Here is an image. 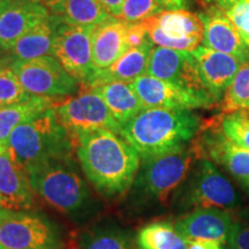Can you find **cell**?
<instances>
[{"mask_svg": "<svg viewBox=\"0 0 249 249\" xmlns=\"http://www.w3.org/2000/svg\"><path fill=\"white\" fill-rule=\"evenodd\" d=\"M76 154L86 177L105 197L124 194L140 169V155L124 138L107 129L81 134Z\"/></svg>", "mask_w": 249, "mask_h": 249, "instance_id": "cell-1", "label": "cell"}, {"mask_svg": "<svg viewBox=\"0 0 249 249\" xmlns=\"http://www.w3.org/2000/svg\"><path fill=\"white\" fill-rule=\"evenodd\" d=\"M200 119L189 110L143 107L121 127L120 135L142 158L186 147L200 130Z\"/></svg>", "mask_w": 249, "mask_h": 249, "instance_id": "cell-2", "label": "cell"}, {"mask_svg": "<svg viewBox=\"0 0 249 249\" xmlns=\"http://www.w3.org/2000/svg\"><path fill=\"white\" fill-rule=\"evenodd\" d=\"M8 148L29 173L52 161L71 160L76 145L51 107L18 126Z\"/></svg>", "mask_w": 249, "mask_h": 249, "instance_id": "cell-3", "label": "cell"}, {"mask_svg": "<svg viewBox=\"0 0 249 249\" xmlns=\"http://www.w3.org/2000/svg\"><path fill=\"white\" fill-rule=\"evenodd\" d=\"M29 178L34 192L61 213H76L89 198V189L73 158L38 167L29 172Z\"/></svg>", "mask_w": 249, "mask_h": 249, "instance_id": "cell-4", "label": "cell"}, {"mask_svg": "<svg viewBox=\"0 0 249 249\" xmlns=\"http://www.w3.org/2000/svg\"><path fill=\"white\" fill-rule=\"evenodd\" d=\"M194 157L193 148L183 147L142 158L136 188L149 198L164 202L186 178Z\"/></svg>", "mask_w": 249, "mask_h": 249, "instance_id": "cell-5", "label": "cell"}, {"mask_svg": "<svg viewBox=\"0 0 249 249\" xmlns=\"http://www.w3.org/2000/svg\"><path fill=\"white\" fill-rule=\"evenodd\" d=\"M11 67L30 95L60 98L82 89L80 81L68 73L53 55L27 61L14 60Z\"/></svg>", "mask_w": 249, "mask_h": 249, "instance_id": "cell-6", "label": "cell"}, {"mask_svg": "<svg viewBox=\"0 0 249 249\" xmlns=\"http://www.w3.org/2000/svg\"><path fill=\"white\" fill-rule=\"evenodd\" d=\"M0 247L6 249H58L51 223L38 213L0 207Z\"/></svg>", "mask_w": 249, "mask_h": 249, "instance_id": "cell-7", "label": "cell"}, {"mask_svg": "<svg viewBox=\"0 0 249 249\" xmlns=\"http://www.w3.org/2000/svg\"><path fill=\"white\" fill-rule=\"evenodd\" d=\"M60 123L75 140L81 134L107 129L120 134L121 124L112 116L103 98L92 89H82L75 97L54 107Z\"/></svg>", "mask_w": 249, "mask_h": 249, "instance_id": "cell-8", "label": "cell"}, {"mask_svg": "<svg viewBox=\"0 0 249 249\" xmlns=\"http://www.w3.org/2000/svg\"><path fill=\"white\" fill-rule=\"evenodd\" d=\"M148 36L160 48L195 51L203 42L204 26L200 15L187 11H163L143 21Z\"/></svg>", "mask_w": 249, "mask_h": 249, "instance_id": "cell-9", "label": "cell"}, {"mask_svg": "<svg viewBox=\"0 0 249 249\" xmlns=\"http://www.w3.org/2000/svg\"><path fill=\"white\" fill-rule=\"evenodd\" d=\"M148 75L167 81L216 103L201 79L197 62L191 51L154 48L147 68Z\"/></svg>", "mask_w": 249, "mask_h": 249, "instance_id": "cell-10", "label": "cell"}, {"mask_svg": "<svg viewBox=\"0 0 249 249\" xmlns=\"http://www.w3.org/2000/svg\"><path fill=\"white\" fill-rule=\"evenodd\" d=\"M92 29L60 23L57 30L52 55L68 73L76 77L85 89L97 71L92 65Z\"/></svg>", "mask_w": 249, "mask_h": 249, "instance_id": "cell-11", "label": "cell"}, {"mask_svg": "<svg viewBox=\"0 0 249 249\" xmlns=\"http://www.w3.org/2000/svg\"><path fill=\"white\" fill-rule=\"evenodd\" d=\"M187 203L201 208H234L239 196L231 181L208 160H202L186 193Z\"/></svg>", "mask_w": 249, "mask_h": 249, "instance_id": "cell-12", "label": "cell"}, {"mask_svg": "<svg viewBox=\"0 0 249 249\" xmlns=\"http://www.w3.org/2000/svg\"><path fill=\"white\" fill-rule=\"evenodd\" d=\"M132 86L143 107L192 111L194 108L210 107L214 104L209 99L148 74L138 77L132 82Z\"/></svg>", "mask_w": 249, "mask_h": 249, "instance_id": "cell-13", "label": "cell"}, {"mask_svg": "<svg viewBox=\"0 0 249 249\" xmlns=\"http://www.w3.org/2000/svg\"><path fill=\"white\" fill-rule=\"evenodd\" d=\"M29 173L8 147H0V207L30 210L35 204Z\"/></svg>", "mask_w": 249, "mask_h": 249, "instance_id": "cell-14", "label": "cell"}, {"mask_svg": "<svg viewBox=\"0 0 249 249\" xmlns=\"http://www.w3.org/2000/svg\"><path fill=\"white\" fill-rule=\"evenodd\" d=\"M49 17V9L43 4L2 0L0 2V46L12 51L21 37Z\"/></svg>", "mask_w": 249, "mask_h": 249, "instance_id": "cell-15", "label": "cell"}, {"mask_svg": "<svg viewBox=\"0 0 249 249\" xmlns=\"http://www.w3.org/2000/svg\"><path fill=\"white\" fill-rule=\"evenodd\" d=\"M235 223L227 211L219 208H198L180 218L176 230L187 241L213 240L220 244L227 241Z\"/></svg>", "mask_w": 249, "mask_h": 249, "instance_id": "cell-16", "label": "cell"}, {"mask_svg": "<svg viewBox=\"0 0 249 249\" xmlns=\"http://www.w3.org/2000/svg\"><path fill=\"white\" fill-rule=\"evenodd\" d=\"M193 54L197 62L205 88L214 101H220L244 62L231 54L223 53L205 46H198L193 51Z\"/></svg>", "mask_w": 249, "mask_h": 249, "instance_id": "cell-17", "label": "cell"}, {"mask_svg": "<svg viewBox=\"0 0 249 249\" xmlns=\"http://www.w3.org/2000/svg\"><path fill=\"white\" fill-rule=\"evenodd\" d=\"M200 18L204 26L203 46L231 54L244 64H248L249 46L223 11L214 7L209 8L208 12L200 14Z\"/></svg>", "mask_w": 249, "mask_h": 249, "instance_id": "cell-18", "label": "cell"}, {"mask_svg": "<svg viewBox=\"0 0 249 249\" xmlns=\"http://www.w3.org/2000/svg\"><path fill=\"white\" fill-rule=\"evenodd\" d=\"M127 22L119 18L110 17L91 33L92 65L96 70H105L113 65L124 52L128 51V46L124 40Z\"/></svg>", "mask_w": 249, "mask_h": 249, "instance_id": "cell-19", "label": "cell"}, {"mask_svg": "<svg viewBox=\"0 0 249 249\" xmlns=\"http://www.w3.org/2000/svg\"><path fill=\"white\" fill-rule=\"evenodd\" d=\"M154 43L151 39L138 48H132L126 51L118 60L105 70H97L85 89H90L102 82L107 81H123L132 83L138 77L147 73L149 59Z\"/></svg>", "mask_w": 249, "mask_h": 249, "instance_id": "cell-20", "label": "cell"}, {"mask_svg": "<svg viewBox=\"0 0 249 249\" xmlns=\"http://www.w3.org/2000/svg\"><path fill=\"white\" fill-rule=\"evenodd\" d=\"M45 6L60 23L88 29L111 17L99 0H49Z\"/></svg>", "mask_w": 249, "mask_h": 249, "instance_id": "cell-21", "label": "cell"}, {"mask_svg": "<svg viewBox=\"0 0 249 249\" xmlns=\"http://www.w3.org/2000/svg\"><path fill=\"white\" fill-rule=\"evenodd\" d=\"M105 102L112 116L121 124L136 116L143 108V105L136 95L132 83L123 81H107L96 85L92 88Z\"/></svg>", "mask_w": 249, "mask_h": 249, "instance_id": "cell-22", "label": "cell"}, {"mask_svg": "<svg viewBox=\"0 0 249 249\" xmlns=\"http://www.w3.org/2000/svg\"><path fill=\"white\" fill-rule=\"evenodd\" d=\"M60 22L52 15L28 31L12 49L14 60L27 61L44 55H52L57 30Z\"/></svg>", "mask_w": 249, "mask_h": 249, "instance_id": "cell-23", "label": "cell"}, {"mask_svg": "<svg viewBox=\"0 0 249 249\" xmlns=\"http://www.w3.org/2000/svg\"><path fill=\"white\" fill-rule=\"evenodd\" d=\"M58 104L59 98L33 96L26 102L0 107V147H8L9 136L18 126Z\"/></svg>", "mask_w": 249, "mask_h": 249, "instance_id": "cell-24", "label": "cell"}, {"mask_svg": "<svg viewBox=\"0 0 249 249\" xmlns=\"http://www.w3.org/2000/svg\"><path fill=\"white\" fill-rule=\"evenodd\" d=\"M188 244L172 224L165 222L149 224L138 235L140 249H187Z\"/></svg>", "mask_w": 249, "mask_h": 249, "instance_id": "cell-25", "label": "cell"}, {"mask_svg": "<svg viewBox=\"0 0 249 249\" xmlns=\"http://www.w3.org/2000/svg\"><path fill=\"white\" fill-rule=\"evenodd\" d=\"M220 128L230 142L249 150V107L239 108L220 117Z\"/></svg>", "mask_w": 249, "mask_h": 249, "instance_id": "cell-26", "label": "cell"}, {"mask_svg": "<svg viewBox=\"0 0 249 249\" xmlns=\"http://www.w3.org/2000/svg\"><path fill=\"white\" fill-rule=\"evenodd\" d=\"M249 103V62L244 64L234 79L227 87L223 96L222 111L224 113L246 107Z\"/></svg>", "mask_w": 249, "mask_h": 249, "instance_id": "cell-27", "label": "cell"}, {"mask_svg": "<svg viewBox=\"0 0 249 249\" xmlns=\"http://www.w3.org/2000/svg\"><path fill=\"white\" fill-rule=\"evenodd\" d=\"M33 96L23 88L11 66L0 70V107L26 102Z\"/></svg>", "mask_w": 249, "mask_h": 249, "instance_id": "cell-28", "label": "cell"}, {"mask_svg": "<svg viewBox=\"0 0 249 249\" xmlns=\"http://www.w3.org/2000/svg\"><path fill=\"white\" fill-rule=\"evenodd\" d=\"M82 249H132L128 235L119 230L92 232L82 241Z\"/></svg>", "mask_w": 249, "mask_h": 249, "instance_id": "cell-29", "label": "cell"}, {"mask_svg": "<svg viewBox=\"0 0 249 249\" xmlns=\"http://www.w3.org/2000/svg\"><path fill=\"white\" fill-rule=\"evenodd\" d=\"M163 11L158 0H124L119 18L127 23L142 22Z\"/></svg>", "mask_w": 249, "mask_h": 249, "instance_id": "cell-30", "label": "cell"}, {"mask_svg": "<svg viewBox=\"0 0 249 249\" xmlns=\"http://www.w3.org/2000/svg\"><path fill=\"white\" fill-rule=\"evenodd\" d=\"M224 13L234 26L244 42L249 46V2L239 0Z\"/></svg>", "mask_w": 249, "mask_h": 249, "instance_id": "cell-31", "label": "cell"}, {"mask_svg": "<svg viewBox=\"0 0 249 249\" xmlns=\"http://www.w3.org/2000/svg\"><path fill=\"white\" fill-rule=\"evenodd\" d=\"M149 39L150 38H149L147 28H145L143 21L142 22L127 23L124 40H126V44L128 46V49L141 46Z\"/></svg>", "mask_w": 249, "mask_h": 249, "instance_id": "cell-32", "label": "cell"}, {"mask_svg": "<svg viewBox=\"0 0 249 249\" xmlns=\"http://www.w3.org/2000/svg\"><path fill=\"white\" fill-rule=\"evenodd\" d=\"M227 242L235 249H249V225L234 224Z\"/></svg>", "mask_w": 249, "mask_h": 249, "instance_id": "cell-33", "label": "cell"}, {"mask_svg": "<svg viewBox=\"0 0 249 249\" xmlns=\"http://www.w3.org/2000/svg\"><path fill=\"white\" fill-rule=\"evenodd\" d=\"M165 11H176V9H187L192 0H158Z\"/></svg>", "mask_w": 249, "mask_h": 249, "instance_id": "cell-34", "label": "cell"}, {"mask_svg": "<svg viewBox=\"0 0 249 249\" xmlns=\"http://www.w3.org/2000/svg\"><path fill=\"white\" fill-rule=\"evenodd\" d=\"M111 17L119 18L124 0H99Z\"/></svg>", "mask_w": 249, "mask_h": 249, "instance_id": "cell-35", "label": "cell"}, {"mask_svg": "<svg viewBox=\"0 0 249 249\" xmlns=\"http://www.w3.org/2000/svg\"><path fill=\"white\" fill-rule=\"evenodd\" d=\"M222 244L213 240H193L189 241L187 249H222Z\"/></svg>", "mask_w": 249, "mask_h": 249, "instance_id": "cell-36", "label": "cell"}, {"mask_svg": "<svg viewBox=\"0 0 249 249\" xmlns=\"http://www.w3.org/2000/svg\"><path fill=\"white\" fill-rule=\"evenodd\" d=\"M14 61L13 55H12L11 51H7V50L2 49L0 46V70L4 67L11 66L12 62Z\"/></svg>", "mask_w": 249, "mask_h": 249, "instance_id": "cell-37", "label": "cell"}, {"mask_svg": "<svg viewBox=\"0 0 249 249\" xmlns=\"http://www.w3.org/2000/svg\"><path fill=\"white\" fill-rule=\"evenodd\" d=\"M239 0H213V7L225 12L232 7Z\"/></svg>", "mask_w": 249, "mask_h": 249, "instance_id": "cell-38", "label": "cell"}, {"mask_svg": "<svg viewBox=\"0 0 249 249\" xmlns=\"http://www.w3.org/2000/svg\"><path fill=\"white\" fill-rule=\"evenodd\" d=\"M200 1L204 6H207V7H209V8L213 7V0H200Z\"/></svg>", "mask_w": 249, "mask_h": 249, "instance_id": "cell-39", "label": "cell"}, {"mask_svg": "<svg viewBox=\"0 0 249 249\" xmlns=\"http://www.w3.org/2000/svg\"><path fill=\"white\" fill-rule=\"evenodd\" d=\"M21 1H30V2H35V4H43L45 5L49 0H21Z\"/></svg>", "mask_w": 249, "mask_h": 249, "instance_id": "cell-40", "label": "cell"}, {"mask_svg": "<svg viewBox=\"0 0 249 249\" xmlns=\"http://www.w3.org/2000/svg\"><path fill=\"white\" fill-rule=\"evenodd\" d=\"M222 249H235V248H233V247H222Z\"/></svg>", "mask_w": 249, "mask_h": 249, "instance_id": "cell-41", "label": "cell"}, {"mask_svg": "<svg viewBox=\"0 0 249 249\" xmlns=\"http://www.w3.org/2000/svg\"><path fill=\"white\" fill-rule=\"evenodd\" d=\"M249 107V103H248V105H247V107Z\"/></svg>", "mask_w": 249, "mask_h": 249, "instance_id": "cell-42", "label": "cell"}, {"mask_svg": "<svg viewBox=\"0 0 249 249\" xmlns=\"http://www.w3.org/2000/svg\"><path fill=\"white\" fill-rule=\"evenodd\" d=\"M245 1H247V2H249V0H245Z\"/></svg>", "mask_w": 249, "mask_h": 249, "instance_id": "cell-43", "label": "cell"}, {"mask_svg": "<svg viewBox=\"0 0 249 249\" xmlns=\"http://www.w3.org/2000/svg\"><path fill=\"white\" fill-rule=\"evenodd\" d=\"M0 249H6V248H2V247H0Z\"/></svg>", "mask_w": 249, "mask_h": 249, "instance_id": "cell-44", "label": "cell"}, {"mask_svg": "<svg viewBox=\"0 0 249 249\" xmlns=\"http://www.w3.org/2000/svg\"><path fill=\"white\" fill-rule=\"evenodd\" d=\"M1 1H2V0H1ZM1 1H0V2H1Z\"/></svg>", "mask_w": 249, "mask_h": 249, "instance_id": "cell-45", "label": "cell"}, {"mask_svg": "<svg viewBox=\"0 0 249 249\" xmlns=\"http://www.w3.org/2000/svg\"><path fill=\"white\" fill-rule=\"evenodd\" d=\"M0 1H1V0H0Z\"/></svg>", "mask_w": 249, "mask_h": 249, "instance_id": "cell-46", "label": "cell"}, {"mask_svg": "<svg viewBox=\"0 0 249 249\" xmlns=\"http://www.w3.org/2000/svg\"><path fill=\"white\" fill-rule=\"evenodd\" d=\"M248 188H249V187H248Z\"/></svg>", "mask_w": 249, "mask_h": 249, "instance_id": "cell-47", "label": "cell"}]
</instances>
